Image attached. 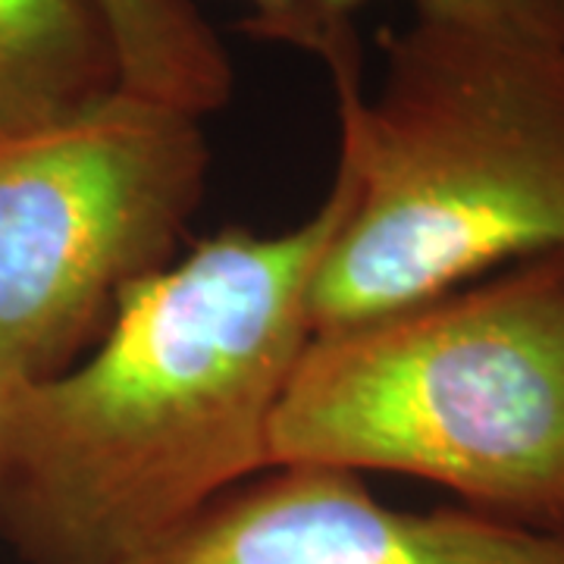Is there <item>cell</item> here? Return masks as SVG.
Returning a JSON list of instances; mask_svg holds the SVG:
<instances>
[{"instance_id": "1", "label": "cell", "mask_w": 564, "mask_h": 564, "mask_svg": "<svg viewBox=\"0 0 564 564\" xmlns=\"http://www.w3.org/2000/svg\"><path fill=\"white\" fill-rule=\"evenodd\" d=\"M343 207L333 176L299 226L207 236L73 367L0 399V540L22 564H132L270 467Z\"/></svg>"}, {"instance_id": "2", "label": "cell", "mask_w": 564, "mask_h": 564, "mask_svg": "<svg viewBox=\"0 0 564 564\" xmlns=\"http://www.w3.org/2000/svg\"><path fill=\"white\" fill-rule=\"evenodd\" d=\"M321 61L339 113L343 220L307 295L311 336L564 251V47L414 17Z\"/></svg>"}, {"instance_id": "3", "label": "cell", "mask_w": 564, "mask_h": 564, "mask_svg": "<svg viewBox=\"0 0 564 564\" xmlns=\"http://www.w3.org/2000/svg\"><path fill=\"white\" fill-rule=\"evenodd\" d=\"M402 474L564 533V251L311 336L270 467Z\"/></svg>"}, {"instance_id": "4", "label": "cell", "mask_w": 564, "mask_h": 564, "mask_svg": "<svg viewBox=\"0 0 564 564\" xmlns=\"http://www.w3.org/2000/svg\"><path fill=\"white\" fill-rule=\"evenodd\" d=\"M207 170L202 117L126 88L0 144V399L73 367L176 261Z\"/></svg>"}, {"instance_id": "5", "label": "cell", "mask_w": 564, "mask_h": 564, "mask_svg": "<svg viewBox=\"0 0 564 564\" xmlns=\"http://www.w3.org/2000/svg\"><path fill=\"white\" fill-rule=\"evenodd\" d=\"M132 564H564V533L477 508L404 511L361 474L267 467Z\"/></svg>"}, {"instance_id": "6", "label": "cell", "mask_w": 564, "mask_h": 564, "mask_svg": "<svg viewBox=\"0 0 564 564\" xmlns=\"http://www.w3.org/2000/svg\"><path fill=\"white\" fill-rule=\"evenodd\" d=\"M122 91L98 0H0V144L91 113Z\"/></svg>"}, {"instance_id": "7", "label": "cell", "mask_w": 564, "mask_h": 564, "mask_svg": "<svg viewBox=\"0 0 564 564\" xmlns=\"http://www.w3.org/2000/svg\"><path fill=\"white\" fill-rule=\"evenodd\" d=\"M122 61V88L210 117L232 98V63L192 0H98Z\"/></svg>"}, {"instance_id": "8", "label": "cell", "mask_w": 564, "mask_h": 564, "mask_svg": "<svg viewBox=\"0 0 564 564\" xmlns=\"http://www.w3.org/2000/svg\"><path fill=\"white\" fill-rule=\"evenodd\" d=\"M248 35L292 44L323 57L336 41L355 35V10L367 0H245ZM414 17L499 32L511 39L564 47V0H411Z\"/></svg>"}]
</instances>
